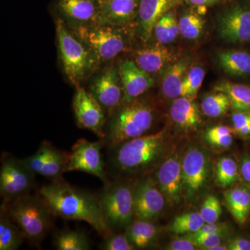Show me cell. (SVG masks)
Here are the masks:
<instances>
[{
  "label": "cell",
  "mask_w": 250,
  "mask_h": 250,
  "mask_svg": "<svg viewBox=\"0 0 250 250\" xmlns=\"http://www.w3.org/2000/svg\"><path fill=\"white\" fill-rule=\"evenodd\" d=\"M39 194L54 216L84 221L103 236L110 233L98 197L91 192L72 187L62 179L41 187Z\"/></svg>",
  "instance_id": "cell-1"
},
{
  "label": "cell",
  "mask_w": 250,
  "mask_h": 250,
  "mask_svg": "<svg viewBox=\"0 0 250 250\" xmlns=\"http://www.w3.org/2000/svg\"><path fill=\"white\" fill-rule=\"evenodd\" d=\"M166 138V130H162L108 146L106 170L116 175L148 172L162 157Z\"/></svg>",
  "instance_id": "cell-2"
},
{
  "label": "cell",
  "mask_w": 250,
  "mask_h": 250,
  "mask_svg": "<svg viewBox=\"0 0 250 250\" xmlns=\"http://www.w3.org/2000/svg\"><path fill=\"white\" fill-rule=\"evenodd\" d=\"M59 64L74 86L82 85L100 68L93 52L62 19L55 17Z\"/></svg>",
  "instance_id": "cell-3"
},
{
  "label": "cell",
  "mask_w": 250,
  "mask_h": 250,
  "mask_svg": "<svg viewBox=\"0 0 250 250\" xmlns=\"http://www.w3.org/2000/svg\"><path fill=\"white\" fill-rule=\"evenodd\" d=\"M154 122L152 105L142 96L121 104L107 116L105 125L106 146L140 137L152 128Z\"/></svg>",
  "instance_id": "cell-4"
},
{
  "label": "cell",
  "mask_w": 250,
  "mask_h": 250,
  "mask_svg": "<svg viewBox=\"0 0 250 250\" xmlns=\"http://www.w3.org/2000/svg\"><path fill=\"white\" fill-rule=\"evenodd\" d=\"M69 28L89 47L100 67L132 52L134 29L102 23Z\"/></svg>",
  "instance_id": "cell-5"
},
{
  "label": "cell",
  "mask_w": 250,
  "mask_h": 250,
  "mask_svg": "<svg viewBox=\"0 0 250 250\" xmlns=\"http://www.w3.org/2000/svg\"><path fill=\"white\" fill-rule=\"evenodd\" d=\"M5 204L11 218L22 230L26 239L39 244L52 228L53 216L43 198L39 194L29 193Z\"/></svg>",
  "instance_id": "cell-6"
},
{
  "label": "cell",
  "mask_w": 250,
  "mask_h": 250,
  "mask_svg": "<svg viewBox=\"0 0 250 250\" xmlns=\"http://www.w3.org/2000/svg\"><path fill=\"white\" fill-rule=\"evenodd\" d=\"M134 185L121 179L104 184L98 197L105 223L110 233L126 229L135 220L133 192Z\"/></svg>",
  "instance_id": "cell-7"
},
{
  "label": "cell",
  "mask_w": 250,
  "mask_h": 250,
  "mask_svg": "<svg viewBox=\"0 0 250 250\" xmlns=\"http://www.w3.org/2000/svg\"><path fill=\"white\" fill-rule=\"evenodd\" d=\"M35 176L23 159L4 156L0 169V194L2 202L10 203L30 193L35 184Z\"/></svg>",
  "instance_id": "cell-8"
},
{
  "label": "cell",
  "mask_w": 250,
  "mask_h": 250,
  "mask_svg": "<svg viewBox=\"0 0 250 250\" xmlns=\"http://www.w3.org/2000/svg\"><path fill=\"white\" fill-rule=\"evenodd\" d=\"M88 90L109 115L123 103L124 92L116 62L100 69L88 80Z\"/></svg>",
  "instance_id": "cell-9"
},
{
  "label": "cell",
  "mask_w": 250,
  "mask_h": 250,
  "mask_svg": "<svg viewBox=\"0 0 250 250\" xmlns=\"http://www.w3.org/2000/svg\"><path fill=\"white\" fill-rule=\"evenodd\" d=\"M105 141H89L80 139L72 146L71 153L69 154L68 164L66 172L80 171L98 177L104 184L108 182L106 164L104 162L102 149Z\"/></svg>",
  "instance_id": "cell-10"
},
{
  "label": "cell",
  "mask_w": 250,
  "mask_h": 250,
  "mask_svg": "<svg viewBox=\"0 0 250 250\" xmlns=\"http://www.w3.org/2000/svg\"><path fill=\"white\" fill-rule=\"evenodd\" d=\"M72 108L77 125L88 129L100 139L105 137L104 127L107 115L101 105L82 85L75 87Z\"/></svg>",
  "instance_id": "cell-11"
},
{
  "label": "cell",
  "mask_w": 250,
  "mask_h": 250,
  "mask_svg": "<svg viewBox=\"0 0 250 250\" xmlns=\"http://www.w3.org/2000/svg\"><path fill=\"white\" fill-rule=\"evenodd\" d=\"M23 160L36 175L55 181L62 179L66 172L69 154L44 141L33 155Z\"/></svg>",
  "instance_id": "cell-12"
},
{
  "label": "cell",
  "mask_w": 250,
  "mask_h": 250,
  "mask_svg": "<svg viewBox=\"0 0 250 250\" xmlns=\"http://www.w3.org/2000/svg\"><path fill=\"white\" fill-rule=\"evenodd\" d=\"M133 201L135 219L152 220L162 213L166 200L156 179L146 177L134 184Z\"/></svg>",
  "instance_id": "cell-13"
},
{
  "label": "cell",
  "mask_w": 250,
  "mask_h": 250,
  "mask_svg": "<svg viewBox=\"0 0 250 250\" xmlns=\"http://www.w3.org/2000/svg\"><path fill=\"white\" fill-rule=\"evenodd\" d=\"M219 35L231 43L250 42V6L235 3L224 11L218 19Z\"/></svg>",
  "instance_id": "cell-14"
},
{
  "label": "cell",
  "mask_w": 250,
  "mask_h": 250,
  "mask_svg": "<svg viewBox=\"0 0 250 250\" xmlns=\"http://www.w3.org/2000/svg\"><path fill=\"white\" fill-rule=\"evenodd\" d=\"M183 195L191 200L205 187L208 176V163L205 152L199 148L188 149L182 162Z\"/></svg>",
  "instance_id": "cell-15"
},
{
  "label": "cell",
  "mask_w": 250,
  "mask_h": 250,
  "mask_svg": "<svg viewBox=\"0 0 250 250\" xmlns=\"http://www.w3.org/2000/svg\"><path fill=\"white\" fill-rule=\"evenodd\" d=\"M53 11L70 28L99 23V0H54Z\"/></svg>",
  "instance_id": "cell-16"
},
{
  "label": "cell",
  "mask_w": 250,
  "mask_h": 250,
  "mask_svg": "<svg viewBox=\"0 0 250 250\" xmlns=\"http://www.w3.org/2000/svg\"><path fill=\"white\" fill-rule=\"evenodd\" d=\"M143 44V47L133 49L131 59L154 79L162 76L166 70L179 59L174 50L156 41L154 43Z\"/></svg>",
  "instance_id": "cell-17"
},
{
  "label": "cell",
  "mask_w": 250,
  "mask_h": 250,
  "mask_svg": "<svg viewBox=\"0 0 250 250\" xmlns=\"http://www.w3.org/2000/svg\"><path fill=\"white\" fill-rule=\"evenodd\" d=\"M184 0H141L135 34L143 43L153 39V31L159 18L175 9Z\"/></svg>",
  "instance_id": "cell-18"
},
{
  "label": "cell",
  "mask_w": 250,
  "mask_h": 250,
  "mask_svg": "<svg viewBox=\"0 0 250 250\" xmlns=\"http://www.w3.org/2000/svg\"><path fill=\"white\" fill-rule=\"evenodd\" d=\"M116 62L124 92L123 103L140 98L155 84L154 79L132 59H118Z\"/></svg>",
  "instance_id": "cell-19"
},
{
  "label": "cell",
  "mask_w": 250,
  "mask_h": 250,
  "mask_svg": "<svg viewBox=\"0 0 250 250\" xmlns=\"http://www.w3.org/2000/svg\"><path fill=\"white\" fill-rule=\"evenodd\" d=\"M141 0H99V23L134 29Z\"/></svg>",
  "instance_id": "cell-20"
},
{
  "label": "cell",
  "mask_w": 250,
  "mask_h": 250,
  "mask_svg": "<svg viewBox=\"0 0 250 250\" xmlns=\"http://www.w3.org/2000/svg\"><path fill=\"white\" fill-rule=\"evenodd\" d=\"M156 181L166 202L170 205H178L184 195L182 161L177 154L163 161L156 171Z\"/></svg>",
  "instance_id": "cell-21"
},
{
  "label": "cell",
  "mask_w": 250,
  "mask_h": 250,
  "mask_svg": "<svg viewBox=\"0 0 250 250\" xmlns=\"http://www.w3.org/2000/svg\"><path fill=\"white\" fill-rule=\"evenodd\" d=\"M170 114L174 124L184 131H192L201 125V113L195 99L186 97L174 99Z\"/></svg>",
  "instance_id": "cell-22"
},
{
  "label": "cell",
  "mask_w": 250,
  "mask_h": 250,
  "mask_svg": "<svg viewBox=\"0 0 250 250\" xmlns=\"http://www.w3.org/2000/svg\"><path fill=\"white\" fill-rule=\"evenodd\" d=\"M190 60L179 59L172 63L161 76V93L166 98L174 100L182 96L184 77L188 70Z\"/></svg>",
  "instance_id": "cell-23"
},
{
  "label": "cell",
  "mask_w": 250,
  "mask_h": 250,
  "mask_svg": "<svg viewBox=\"0 0 250 250\" xmlns=\"http://www.w3.org/2000/svg\"><path fill=\"white\" fill-rule=\"evenodd\" d=\"M225 205L237 223H246L250 214V190L245 187L229 189L224 193Z\"/></svg>",
  "instance_id": "cell-24"
},
{
  "label": "cell",
  "mask_w": 250,
  "mask_h": 250,
  "mask_svg": "<svg viewBox=\"0 0 250 250\" xmlns=\"http://www.w3.org/2000/svg\"><path fill=\"white\" fill-rule=\"evenodd\" d=\"M26 239L22 230L8 212L6 204L0 207V250H16Z\"/></svg>",
  "instance_id": "cell-25"
},
{
  "label": "cell",
  "mask_w": 250,
  "mask_h": 250,
  "mask_svg": "<svg viewBox=\"0 0 250 250\" xmlns=\"http://www.w3.org/2000/svg\"><path fill=\"white\" fill-rule=\"evenodd\" d=\"M218 63L229 75L246 77L250 75V53L246 51L230 49L219 52Z\"/></svg>",
  "instance_id": "cell-26"
},
{
  "label": "cell",
  "mask_w": 250,
  "mask_h": 250,
  "mask_svg": "<svg viewBox=\"0 0 250 250\" xmlns=\"http://www.w3.org/2000/svg\"><path fill=\"white\" fill-rule=\"evenodd\" d=\"M158 231L152 220L135 219L126 229L125 233L136 249H146L155 243Z\"/></svg>",
  "instance_id": "cell-27"
},
{
  "label": "cell",
  "mask_w": 250,
  "mask_h": 250,
  "mask_svg": "<svg viewBox=\"0 0 250 250\" xmlns=\"http://www.w3.org/2000/svg\"><path fill=\"white\" fill-rule=\"evenodd\" d=\"M214 90L223 92L235 111H250V86L224 81L215 85Z\"/></svg>",
  "instance_id": "cell-28"
},
{
  "label": "cell",
  "mask_w": 250,
  "mask_h": 250,
  "mask_svg": "<svg viewBox=\"0 0 250 250\" xmlns=\"http://www.w3.org/2000/svg\"><path fill=\"white\" fill-rule=\"evenodd\" d=\"M179 34L178 21L174 10L159 18L153 31V37L155 38L156 42L163 45L174 42Z\"/></svg>",
  "instance_id": "cell-29"
},
{
  "label": "cell",
  "mask_w": 250,
  "mask_h": 250,
  "mask_svg": "<svg viewBox=\"0 0 250 250\" xmlns=\"http://www.w3.org/2000/svg\"><path fill=\"white\" fill-rule=\"evenodd\" d=\"M205 25V19L201 15L188 11L179 19V34L187 40L196 41L203 34Z\"/></svg>",
  "instance_id": "cell-30"
},
{
  "label": "cell",
  "mask_w": 250,
  "mask_h": 250,
  "mask_svg": "<svg viewBox=\"0 0 250 250\" xmlns=\"http://www.w3.org/2000/svg\"><path fill=\"white\" fill-rule=\"evenodd\" d=\"M54 246L59 250H88L90 243L84 233L75 230H63L55 235Z\"/></svg>",
  "instance_id": "cell-31"
},
{
  "label": "cell",
  "mask_w": 250,
  "mask_h": 250,
  "mask_svg": "<svg viewBox=\"0 0 250 250\" xmlns=\"http://www.w3.org/2000/svg\"><path fill=\"white\" fill-rule=\"evenodd\" d=\"M231 107L228 97L223 92L216 91L206 95L201 103V109L208 118H217L224 116Z\"/></svg>",
  "instance_id": "cell-32"
},
{
  "label": "cell",
  "mask_w": 250,
  "mask_h": 250,
  "mask_svg": "<svg viewBox=\"0 0 250 250\" xmlns=\"http://www.w3.org/2000/svg\"><path fill=\"white\" fill-rule=\"evenodd\" d=\"M239 176V168L234 159L229 156L219 159L215 170V178L220 187H231L236 183Z\"/></svg>",
  "instance_id": "cell-33"
},
{
  "label": "cell",
  "mask_w": 250,
  "mask_h": 250,
  "mask_svg": "<svg viewBox=\"0 0 250 250\" xmlns=\"http://www.w3.org/2000/svg\"><path fill=\"white\" fill-rule=\"evenodd\" d=\"M205 224L200 212H188L174 219L170 231L177 234H188L196 232Z\"/></svg>",
  "instance_id": "cell-34"
},
{
  "label": "cell",
  "mask_w": 250,
  "mask_h": 250,
  "mask_svg": "<svg viewBox=\"0 0 250 250\" xmlns=\"http://www.w3.org/2000/svg\"><path fill=\"white\" fill-rule=\"evenodd\" d=\"M205 77V69L200 65H195L188 69L184 77L182 97L195 99Z\"/></svg>",
  "instance_id": "cell-35"
},
{
  "label": "cell",
  "mask_w": 250,
  "mask_h": 250,
  "mask_svg": "<svg viewBox=\"0 0 250 250\" xmlns=\"http://www.w3.org/2000/svg\"><path fill=\"white\" fill-rule=\"evenodd\" d=\"M233 134L234 131L232 127L219 125L207 130L205 138L207 142L211 146L220 148H228L232 145Z\"/></svg>",
  "instance_id": "cell-36"
},
{
  "label": "cell",
  "mask_w": 250,
  "mask_h": 250,
  "mask_svg": "<svg viewBox=\"0 0 250 250\" xmlns=\"http://www.w3.org/2000/svg\"><path fill=\"white\" fill-rule=\"evenodd\" d=\"M200 215L207 224L218 222L222 214V207L218 198L214 195L206 197L200 208Z\"/></svg>",
  "instance_id": "cell-37"
},
{
  "label": "cell",
  "mask_w": 250,
  "mask_h": 250,
  "mask_svg": "<svg viewBox=\"0 0 250 250\" xmlns=\"http://www.w3.org/2000/svg\"><path fill=\"white\" fill-rule=\"evenodd\" d=\"M103 250H133L136 249L126 233L111 232L104 236L100 246Z\"/></svg>",
  "instance_id": "cell-38"
},
{
  "label": "cell",
  "mask_w": 250,
  "mask_h": 250,
  "mask_svg": "<svg viewBox=\"0 0 250 250\" xmlns=\"http://www.w3.org/2000/svg\"><path fill=\"white\" fill-rule=\"evenodd\" d=\"M234 134L240 136L250 135V111H235L231 115Z\"/></svg>",
  "instance_id": "cell-39"
},
{
  "label": "cell",
  "mask_w": 250,
  "mask_h": 250,
  "mask_svg": "<svg viewBox=\"0 0 250 250\" xmlns=\"http://www.w3.org/2000/svg\"><path fill=\"white\" fill-rule=\"evenodd\" d=\"M225 233H215V234L208 235V236L190 237L187 236L189 239L193 242L197 248L200 250H209L217 245L222 243Z\"/></svg>",
  "instance_id": "cell-40"
},
{
  "label": "cell",
  "mask_w": 250,
  "mask_h": 250,
  "mask_svg": "<svg viewBox=\"0 0 250 250\" xmlns=\"http://www.w3.org/2000/svg\"><path fill=\"white\" fill-rule=\"evenodd\" d=\"M228 230V225L226 223H206L198 231L195 233H188L187 236L197 237L208 236L215 233H225Z\"/></svg>",
  "instance_id": "cell-41"
},
{
  "label": "cell",
  "mask_w": 250,
  "mask_h": 250,
  "mask_svg": "<svg viewBox=\"0 0 250 250\" xmlns=\"http://www.w3.org/2000/svg\"><path fill=\"white\" fill-rule=\"evenodd\" d=\"M197 247L191 240L187 237L176 238L169 243L164 249L167 250H195Z\"/></svg>",
  "instance_id": "cell-42"
},
{
  "label": "cell",
  "mask_w": 250,
  "mask_h": 250,
  "mask_svg": "<svg viewBox=\"0 0 250 250\" xmlns=\"http://www.w3.org/2000/svg\"><path fill=\"white\" fill-rule=\"evenodd\" d=\"M229 250H250V240L243 237H235L228 242Z\"/></svg>",
  "instance_id": "cell-43"
},
{
  "label": "cell",
  "mask_w": 250,
  "mask_h": 250,
  "mask_svg": "<svg viewBox=\"0 0 250 250\" xmlns=\"http://www.w3.org/2000/svg\"><path fill=\"white\" fill-rule=\"evenodd\" d=\"M240 176L250 187V155L243 156L239 167Z\"/></svg>",
  "instance_id": "cell-44"
},
{
  "label": "cell",
  "mask_w": 250,
  "mask_h": 250,
  "mask_svg": "<svg viewBox=\"0 0 250 250\" xmlns=\"http://www.w3.org/2000/svg\"><path fill=\"white\" fill-rule=\"evenodd\" d=\"M188 4L198 8H206L222 2L223 0H184Z\"/></svg>",
  "instance_id": "cell-45"
}]
</instances>
